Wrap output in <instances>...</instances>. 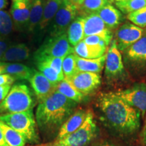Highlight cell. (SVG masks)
<instances>
[{
	"label": "cell",
	"mask_w": 146,
	"mask_h": 146,
	"mask_svg": "<svg viewBox=\"0 0 146 146\" xmlns=\"http://www.w3.org/2000/svg\"><path fill=\"white\" fill-rule=\"evenodd\" d=\"M123 14H129L146 6V0H125L115 3Z\"/></svg>",
	"instance_id": "83f0119b"
},
{
	"label": "cell",
	"mask_w": 146,
	"mask_h": 146,
	"mask_svg": "<svg viewBox=\"0 0 146 146\" xmlns=\"http://www.w3.org/2000/svg\"><path fill=\"white\" fill-rule=\"evenodd\" d=\"M124 60L127 64L140 66L146 63V32L135 43L124 51Z\"/></svg>",
	"instance_id": "5bb4252c"
},
{
	"label": "cell",
	"mask_w": 146,
	"mask_h": 146,
	"mask_svg": "<svg viewBox=\"0 0 146 146\" xmlns=\"http://www.w3.org/2000/svg\"><path fill=\"white\" fill-rule=\"evenodd\" d=\"M108 3V0H84L78 8V16L85 17L97 13Z\"/></svg>",
	"instance_id": "484cf974"
},
{
	"label": "cell",
	"mask_w": 146,
	"mask_h": 146,
	"mask_svg": "<svg viewBox=\"0 0 146 146\" xmlns=\"http://www.w3.org/2000/svg\"><path fill=\"white\" fill-rule=\"evenodd\" d=\"M63 1L64 0H45L43 16L38 27L40 30H44L50 26L55 15L62 4Z\"/></svg>",
	"instance_id": "44dd1931"
},
{
	"label": "cell",
	"mask_w": 146,
	"mask_h": 146,
	"mask_svg": "<svg viewBox=\"0 0 146 146\" xmlns=\"http://www.w3.org/2000/svg\"><path fill=\"white\" fill-rule=\"evenodd\" d=\"M125 1V0H114L115 2H118V1Z\"/></svg>",
	"instance_id": "f6af8a7d"
},
{
	"label": "cell",
	"mask_w": 146,
	"mask_h": 146,
	"mask_svg": "<svg viewBox=\"0 0 146 146\" xmlns=\"http://www.w3.org/2000/svg\"><path fill=\"white\" fill-rule=\"evenodd\" d=\"M62 72L64 78L70 77L77 72L75 54H69L64 58L62 62Z\"/></svg>",
	"instance_id": "1f68e13d"
},
{
	"label": "cell",
	"mask_w": 146,
	"mask_h": 146,
	"mask_svg": "<svg viewBox=\"0 0 146 146\" xmlns=\"http://www.w3.org/2000/svg\"><path fill=\"white\" fill-rule=\"evenodd\" d=\"M99 135V129L96 125L93 112L88 114L81 127L74 133L60 140L41 144L43 146H88Z\"/></svg>",
	"instance_id": "5b68a950"
},
{
	"label": "cell",
	"mask_w": 146,
	"mask_h": 146,
	"mask_svg": "<svg viewBox=\"0 0 146 146\" xmlns=\"http://www.w3.org/2000/svg\"><path fill=\"white\" fill-rule=\"evenodd\" d=\"M127 18L135 25L143 29L146 27V6L127 14Z\"/></svg>",
	"instance_id": "d6a6232c"
},
{
	"label": "cell",
	"mask_w": 146,
	"mask_h": 146,
	"mask_svg": "<svg viewBox=\"0 0 146 146\" xmlns=\"http://www.w3.org/2000/svg\"><path fill=\"white\" fill-rule=\"evenodd\" d=\"M112 33L108 35H90L84 38L83 41L88 45H98L100 41L103 37L106 36H112Z\"/></svg>",
	"instance_id": "836d02e7"
},
{
	"label": "cell",
	"mask_w": 146,
	"mask_h": 146,
	"mask_svg": "<svg viewBox=\"0 0 146 146\" xmlns=\"http://www.w3.org/2000/svg\"><path fill=\"white\" fill-rule=\"evenodd\" d=\"M104 74L108 81L112 83L124 80L127 76L121 53L114 39L112 40L107 50Z\"/></svg>",
	"instance_id": "52a82bcc"
},
{
	"label": "cell",
	"mask_w": 146,
	"mask_h": 146,
	"mask_svg": "<svg viewBox=\"0 0 146 146\" xmlns=\"http://www.w3.org/2000/svg\"><path fill=\"white\" fill-rule=\"evenodd\" d=\"M0 146H8V144L5 142L2 130H1V128H0Z\"/></svg>",
	"instance_id": "ab89813d"
},
{
	"label": "cell",
	"mask_w": 146,
	"mask_h": 146,
	"mask_svg": "<svg viewBox=\"0 0 146 146\" xmlns=\"http://www.w3.org/2000/svg\"><path fill=\"white\" fill-rule=\"evenodd\" d=\"M71 54H74V47L69 42L67 34L64 33L47 38L36 51L35 58L44 56L64 58Z\"/></svg>",
	"instance_id": "8992f818"
},
{
	"label": "cell",
	"mask_w": 146,
	"mask_h": 146,
	"mask_svg": "<svg viewBox=\"0 0 146 146\" xmlns=\"http://www.w3.org/2000/svg\"><path fill=\"white\" fill-rule=\"evenodd\" d=\"M67 1H68V2H70V3H72V5H75V6L78 8V7L81 5V3H83L84 0H67Z\"/></svg>",
	"instance_id": "60d3db41"
},
{
	"label": "cell",
	"mask_w": 146,
	"mask_h": 146,
	"mask_svg": "<svg viewBox=\"0 0 146 146\" xmlns=\"http://www.w3.org/2000/svg\"><path fill=\"white\" fill-rule=\"evenodd\" d=\"M108 1H109V3H112L114 2V0H108Z\"/></svg>",
	"instance_id": "ee69618b"
},
{
	"label": "cell",
	"mask_w": 146,
	"mask_h": 146,
	"mask_svg": "<svg viewBox=\"0 0 146 146\" xmlns=\"http://www.w3.org/2000/svg\"><path fill=\"white\" fill-rule=\"evenodd\" d=\"M64 79L85 96L94 94L99 88L102 82L100 73L78 71L74 75Z\"/></svg>",
	"instance_id": "9c48e42d"
},
{
	"label": "cell",
	"mask_w": 146,
	"mask_h": 146,
	"mask_svg": "<svg viewBox=\"0 0 146 146\" xmlns=\"http://www.w3.org/2000/svg\"><path fill=\"white\" fill-rule=\"evenodd\" d=\"M63 59L64 58H53L47 57V56L35 58L36 64L41 63L47 66H49L51 68H54L58 74H60L62 76H64L62 72Z\"/></svg>",
	"instance_id": "4dcf8cb0"
},
{
	"label": "cell",
	"mask_w": 146,
	"mask_h": 146,
	"mask_svg": "<svg viewBox=\"0 0 146 146\" xmlns=\"http://www.w3.org/2000/svg\"><path fill=\"white\" fill-rule=\"evenodd\" d=\"M56 91L62 94L63 96L66 97L69 100H72L77 104L83 102L86 97L74 89L65 79H64L63 81L60 82L58 84Z\"/></svg>",
	"instance_id": "4316f807"
},
{
	"label": "cell",
	"mask_w": 146,
	"mask_h": 146,
	"mask_svg": "<svg viewBox=\"0 0 146 146\" xmlns=\"http://www.w3.org/2000/svg\"><path fill=\"white\" fill-rule=\"evenodd\" d=\"M29 56L30 50L28 46L24 43H18L8 47L0 60L3 62H20L28 59Z\"/></svg>",
	"instance_id": "ac0fdd59"
},
{
	"label": "cell",
	"mask_w": 146,
	"mask_h": 146,
	"mask_svg": "<svg viewBox=\"0 0 146 146\" xmlns=\"http://www.w3.org/2000/svg\"><path fill=\"white\" fill-rule=\"evenodd\" d=\"M36 64L39 70V72H41L51 83L54 85H58L60 82L64 79V76L60 75L54 68H51L49 66L41 63Z\"/></svg>",
	"instance_id": "f546056e"
},
{
	"label": "cell",
	"mask_w": 146,
	"mask_h": 146,
	"mask_svg": "<svg viewBox=\"0 0 146 146\" xmlns=\"http://www.w3.org/2000/svg\"><path fill=\"white\" fill-rule=\"evenodd\" d=\"M140 139H141V141L142 142V143L146 145V115L145 123H144V126L143 129H142L141 134H140Z\"/></svg>",
	"instance_id": "f35d334b"
},
{
	"label": "cell",
	"mask_w": 146,
	"mask_h": 146,
	"mask_svg": "<svg viewBox=\"0 0 146 146\" xmlns=\"http://www.w3.org/2000/svg\"><path fill=\"white\" fill-rule=\"evenodd\" d=\"M29 81L39 103L44 101L46 98L54 94L57 89V85L51 83L39 71L35 70L33 75Z\"/></svg>",
	"instance_id": "7c38bea8"
},
{
	"label": "cell",
	"mask_w": 146,
	"mask_h": 146,
	"mask_svg": "<svg viewBox=\"0 0 146 146\" xmlns=\"http://www.w3.org/2000/svg\"><path fill=\"white\" fill-rule=\"evenodd\" d=\"M78 104L58 91L40 102L35 113L36 125L46 139L55 138L60 128L73 113Z\"/></svg>",
	"instance_id": "7a4b0ae2"
},
{
	"label": "cell",
	"mask_w": 146,
	"mask_h": 146,
	"mask_svg": "<svg viewBox=\"0 0 146 146\" xmlns=\"http://www.w3.org/2000/svg\"><path fill=\"white\" fill-rule=\"evenodd\" d=\"M91 146H118L116 143L108 139H101L94 142Z\"/></svg>",
	"instance_id": "8d00e7d4"
},
{
	"label": "cell",
	"mask_w": 146,
	"mask_h": 146,
	"mask_svg": "<svg viewBox=\"0 0 146 146\" xmlns=\"http://www.w3.org/2000/svg\"><path fill=\"white\" fill-rule=\"evenodd\" d=\"M131 106L140 111L141 116L146 114V83H136L127 89L114 92Z\"/></svg>",
	"instance_id": "30bf717a"
},
{
	"label": "cell",
	"mask_w": 146,
	"mask_h": 146,
	"mask_svg": "<svg viewBox=\"0 0 146 146\" xmlns=\"http://www.w3.org/2000/svg\"><path fill=\"white\" fill-rule=\"evenodd\" d=\"M31 4L27 0H12L10 16L18 29L22 30L28 27Z\"/></svg>",
	"instance_id": "4fadbf2b"
},
{
	"label": "cell",
	"mask_w": 146,
	"mask_h": 146,
	"mask_svg": "<svg viewBox=\"0 0 146 146\" xmlns=\"http://www.w3.org/2000/svg\"><path fill=\"white\" fill-rule=\"evenodd\" d=\"M35 72V70L23 64L5 62L3 74H9L15 80H29Z\"/></svg>",
	"instance_id": "ffe728a7"
},
{
	"label": "cell",
	"mask_w": 146,
	"mask_h": 146,
	"mask_svg": "<svg viewBox=\"0 0 146 146\" xmlns=\"http://www.w3.org/2000/svg\"><path fill=\"white\" fill-rule=\"evenodd\" d=\"M144 33L143 29L129 22L120 25L115 32L114 39L118 50L123 52L141 39Z\"/></svg>",
	"instance_id": "8fae6325"
},
{
	"label": "cell",
	"mask_w": 146,
	"mask_h": 146,
	"mask_svg": "<svg viewBox=\"0 0 146 146\" xmlns=\"http://www.w3.org/2000/svg\"><path fill=\"white\" fill-rule=\"evenodd\" d=\"M5 65V62H0V74H3V69H4Z\"/></svg>",
	"instance_id": "7bdbcfd3"
},
{
	"label": "cell",
	"mask_w": 146,
	"mask_h": 146,
	"mask_svg": "<svg viewBox=\"0 0 146 146\" xmlns=\"http://www.w3.org/2000/svg\"><path fill=\"white\" fill-rule=\"evenodd\" d=\"M8 5L7 0H0V10H3V9L6 8Z\"/></svg>",
	"instance_id": "b9f144b4"
},
{
	"label": "cell",
	"mask_w": 146,
	"mask_h": 146,
	"mask_svg": "<svg viewBox=\"0 0 146 146\" xmlns=\"http://www.w3.org/2000/svg\"><path fill=\"white\" fill-rule=\"evenodd\" d=\"M32 146H43L41 144H39V145H32Z\"/></svg>",
	"instance_id": "7dc6e473"
},
{
	"label": "cell",
	"mask_w": 146,
	"mask_h": 146,
	"mask_svg": "<svg viewBox=\"0 0 146 146\" xmlns=\"http://www.w3.org/2000/svg\"><path fill=\"white\" fill-rule=\"evenodd\" d=\"M11 85H3L0 86V103L5 99L11 89Z\"/></svg>",
	"instance_id": "d590c367"
},
{
	"label": "cell",
	"mask_w": 146,
	"mask_h": 146,
	"mask_svg": "<svg viewBox=\"0 0 146 146\" xmlns=\"http://www.w3.org/2000/svg\"><path fill=\"white\" fill-rule=\"evenodd\" d=\"M36 102L35 96L27 85L15 84L0 103V114H12L33 110Z\"/></svg>",
	"instance_id": "3957f363"
},
{
	"label": "cell",
	"mask_w": 146,
	"mask_h": 146,
	"mask_svg": "<svg viewBox=\"0 0 146 146\" xmlns=\"http://www.w3.org/2000/svg\"><path fill=\"white\" fill-rule=\"evenodd\" d=\"M84 22V36L94 35H108L112 33L98 14H90L85 17Z\"/></svg>",
	"instance_id": "e0dca14e"
},
{
	"label": "cell",
	"mask_w": 146,
	"mask_h": 146,
	"mask_svg": "<svg viewBox=\"0 0 146 146\" xmlns=\"http://www.w3.org/2000/svg\"><path fill=\"white\" fill-rule=\"evenodd\" d=\"M145 32H146V29H145Z\"/></svg>",
	"instance_id": "c3c4849f"
},
{
	"label": "cell",
	"mask_w": 146,
	"mask_h": 146,
	"mask_svg": "<svg viewBox=\"0 0 146 146\" xmlns=\"http://www.w3.org/2000/svg\"><path fill=\"white\" fill-rule=\"evenodd\" d=\"M88 111L79 108L71 115L60 128L58 135L54 140H60L76 131L83 125L86 118Z\"/></svg>",
	"instance_id": "9a60e30c"
},
{
	"label": "cell",
	"mask_w": 146,
	"mask_h": 146,
	"mask_svg": "<svg viewBox=\"0 0 146 146\" xmlns=\"http://www.w3.org/2000/svg\"><path fill=\"white\" fill-rule=\"evenodd\" d=\"M0 128L2 130L5 142L8 146H25L26 139L21 133L0 121Z\"/></svg>",
	"instance_id": "cb8c5ba5"
},
{
	"label": "cell",
	"mask_w": 146,
	"mask_h": 146,
	"mask_svg": "<svg viewBox=\"0 0 146 146\" xmlns=\"http://www.w3.org/2000/svg\"><path fill=\"white\" fill-rule=\"evenodd\" d=\"M77 16V7L68 2L67 0H64L61 7L50 25V36L66 33L70 25Z\"/></svg>",
	"instance_id": "ba28073f"
},
{
	"label": "cell",
	"mask_w": 146,
	"mask_h": 146,
	"mask_svg": "<svg viewBox=\"0 0 146 146\" xmlns=\"http://www.w3.org/2000/svg\"><path fill=\"white\" fill-rule=\"evenodd\" d=\"M107 50L98 45H88L83 41L74 47V54L84 59H96L102 57Z\"/></svg>",
	"instance_id": "7402d4cb"
},
{
	"label": "cell",
	"mask_w": 146,
	"mask_h": 146,
	"mask_svg": "<svg viewBox=\"0 0 146 146\" xmlns=\"http://www.w3.org/2000/svg\"><path fill=\"white\" fill-rule=\"evenodd\" d=\"M44 1L43 0H35L32 3L27 27L29 31L33 32L35 29L39 27L43 16Z\"/></svg>",
	"instance_id": "d4e9b609"
},
{
	"label": "cell",
	"mask_w": 146,
	"mask_h": 146,
	"mask_svg": "<svg viewBox=\"0 0 146 146\" xmlns=\"http://www.w3.org/2000/svg\"><path fill=\"white\" fill-rule=\"evenodd\" d=\"M106 59V54L96 59H84L76 55V69L78 72H89L100 74L104 68Z\"/></svg>",
	"instance_id": "d6986e66"
},
{
	"label": "cell",
	"mask_w": 146,
	"mask_h": 146,
	"mask_svg": "<svg viewBox=\"0 0 146 146\" xmlns=\"http://www.w3.org/2000/svg\"><path fill=\"white\" fill-rule=\"evenodd\" d=\"M8 47V43L3 39H0V59Z\"/></svg>",
	"instance_id": "74e56055"
},
{
	"label": "cell",
	"mask_w": 146,
	"mask_h": 146,
	"mask_svg": "<svg viewBox=\"0 0 146 146\" xmlns=\"http://www.w3.org/2000/svg\"><path fill=\"white\" fill-rule=\"evenodd\" d=\"M96 14L102 18L110 31L117 29L124 21L122 12L110 3L107 4Z\"/></svg>",
	"instance_id": "2e32d148"
},
{
	"label": "cell",
	"mask_w": 146,
	"mask_h": 146,
	"mask_svg": "<svg viewBox=\"0 0 146 146\" xmlns=\"http://www.w3.org/2000/svg\"><path fill=\"white\" fill-rule=\"evenodd\" d=\"M0 121L21 133L27 143H39L37 125L33 110L23 112L1 114L0 115Z\"/></svg>",
	"instance_id": "277c9868"
},
{
	"label": "cell",
	"mask_w": 146,
	"mask_h": 146,
	"mask_svg": "<svg viewBox=\"0 0 146 146\" xmlns=\"http://www.w3.org/2000/svg\"><path fill=\"white\" fill-rule=\"evenodd\" d=\"M14 24L7 11L0 10V39L8 35L13 29Z\"/></svg>",
	"instance_id": "f1b7e54d"
},
{
	"label": "cell",
	"mask_w": 146,
	"mask_h": 146,
	"mask_svg": "<svg viewBox=\"0 0 146 146\" xmlns=\"http://www.w3.org/2000/svg\"><path fill=\"white\" fill-rule=\"evenodd\" d=\"M96 107L102 124L114 135L125 138L138 132L141 125V112L114 92L100 93Z\"/></svg>",
	"instance_id": "6da1fadb"
},
{
	"label": "cell",
	"mask_w": 146,
	"mask_h": 146,
	"mask_svg": "<svg viewBox=\"0 0 146 146\" xmlns=\"http://www.w3.org/2000/svg\"><path fill=\"white\" fill-rule=\"evenodd\" d=\"M84 22L85 18L77 16L72 22L67 30L68 39L72 47H75L78 43L83 41L84 36Z\"/></svg>",
	"instance_id": "603a6c76"
},
{
	"label": "cell",
	"mask_w": 146,
	"mask_h": 146,
	"mask_svg": "<svg viewBox=\"0 0 146 146\" xmlns=\"http://www.w3.org/2000/svg\"><path fill=\"white\" fill-rule=\"evenodd\" d=\"M15 81L14 77L7 74H0V86L12 85Z\"/></svg>",
	"instance_id": "e575fe53"
},
{
	"label": "cell",
	"mask_w": 146,
	"mask_h": 146,
	"mask_svg": "<svg viewBox=\"0 0 146 146\" xmlns=\"http://www.w3.org/2000/svg\"><path fill=\"white\" fill-rule=\"evenodd\" d=\"M27 1H29V2H30V3H33V1H35V0H27Z\"/></svg>",
	"instance_id": "bcb514c9"
}]
</instances>
